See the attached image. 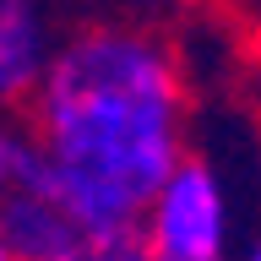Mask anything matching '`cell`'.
<instances>
[{
	"label": "cell",
	"instance_id": "cell-6",
	"mask_svg": "<svg viewBox=\"0 0 261 261\" xmlns=\"http://www.w3.org/2000/svg\"><path fill=\"white\" fill-rule=\"evenodd\" d=\"M16 174H22V125L0 109V201L11 196Z\"/></svg>",
	"mask_w": 261,
	"mask_h": 261
},
{
	"label": "cell",
	"instance_id": "cell-5",
	"mask_svg": "<svg viewBox=\"0 0 261 261\" xmlns=\"http://www.w3.org/2000/svg\"><path fill=\"white\" fill-rule=\"evenodd\" d=\"M65 261H147L130 228H87Z\"/></svg>",
	"mask_w": 261,
	"mask_h": 261
},
{
	"label": "cell",
	"instance_id": "cell-8",
	"mask_svg": "<svg viewBox=\"0 0 261 261\" xmlns=\"http://www.w3.org/2000/svg\"><path fill=\"white\" fill-rule=\"evenodd\" d=\"M234 261H261V228L240 240V250H234Z\"/></svg>",
	"mask_w": 261,
	"mask_h": 261
},
{
	"label": "cell",
	"instance_id": "cell-4",
	"mask_svg": "<svg viewBox=\"0 0 261 261\" xmlns=\"http://www.w3.org/2000/svg\"><path fill=\"white\" fill-rule=\"evenodd\" d=\"M0 234H6L16 261H65L71 245H76L87 228H82L44 185H33V179L16 174L11 196L0 201Z\"/></svg>",
	"mask_w": 261,
	"mask_h": 261
},
{
	"label": "cell",
	"instance_id": "cell-3",
	"mask_svg": "<svg viewBox=\"0 0 261 261\" xmlns=\"http://www.w3.org/2000/svg\"><path fill=\"white\" fill-rule=\"evenodd\" d=\"M60 33L49 0H0V109H16L33 93Z\"/></svg>",
	"mask_w": 261,
	"mask_h": 261
},
{
	"label": "cell",
	"instance_id": "cell-1",
	"mask_svg": "<svg viewBox=\"0 0 261 261\" xmlns=\"http://www.w3.org/2000/svg\"><path fill=\"white\" fill-rule=\"evenodd\" d=\"M22 109V179L82 228H130L158 179L196 147L185 49L147 16H87L60 33Z\"/></svg>",
	"mask_w": 261,
	"mask_h": 261
},
{
	"label": "cell",
	"instance_id": "cell-7",
	"mask_svg": "<svg viewBox=\"0 0 261 261\" xmlns=\"http://www.w3.org/2000/svg\"><path fill=\"white\" fill-rule=\"evenodd\" d=\"M163 6H174V11H223L234 0H163Z\"/></svg>",
	"mask_w": 261,
	"mask_h": 261
},
{
	"label": "cell",
	"instance_id": "cell-9",
	"mask_svg": "<svg viewBox=\"0 0 261 261\" xmlns=\"http://www.w3.org/2000/svg\"><path fill=\"white\" fill-rule=\"evenodd\" d=\"M256 207H261V114H256Z\"/></svg>",
	"mask_w": 261,
	"mask_h": 261
},
{
	"label": "cell",
	"instance_id": "cell-10",
	"mask_svg": "<svg viewBox=\"0 0 261 261\" xmlns=\"http://www.w3.org/2000/svg\"><path fill=\"white\" fill-rule=\"evenodd\" d=\"M0 261H16V256H11V245H6V234H0Z\"/></svg>",
	"mask_w": 261,
	"mask_h": 261
},
{
	"label": "cell",
	"instance_id": "cell-2",
	"mask_svg": "<svg viewBox=\"0 0 261 261\" xmlns=\"http://www.w3.org/2000/svg\"><path fill=\"white\" fill-rule=\"evenodd\" d=\"M130 234L147 261H234L245 234L228 169L207 147H191L142 201Z\"/></svg>",
	"mask_w": 261,
	"mask_h": 261
}]
</instances>
